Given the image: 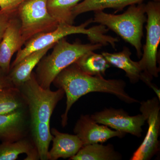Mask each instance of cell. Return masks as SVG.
Here are the masks:
<instances>
[{
    "label": "cell",
    "instance_id": "6da1fadb",
    "mask_svg": "<svg viewBox=\"0 0 160 160\" xmlns=\"http://www.w3.org/2000/svg\"><path fill=\"white\" fill-rule=\"evenodd\" d=\"M52 83L58 89H63L66 96V110L61 116L63 127L67 125L68 113L72 105L89 92L110 93L126 103L138 102L126 93V83L123 80H106L101 76L90 75L83 72L75 63L61 71Z\"/></svg>",
    "mask_w": 160,
    "mask_h": 160
},
{
    "label": "cell",
    "instance_id": "7a4b0ae2",
    "mask_svg": "<svg viewBox=\"0 0 160 160\" xmlns=\"http://www.w3.org/2000/svg\"><path fill=\"white\" fill-rule=\"evenodd\" d=\"M102 46L93 43H70L65 38L61 39L53 46L51 53L43 57L37 66L34 74L38 82L44 89H50L53 80L63 69L85 53L100 49Z\"/></svg>",
    "mask_w": 160,
    "mask_h": 160
},
{
    "label": "cell",
    "instance_id": "3957f363",
    "mask_svg": "<svg viewBox=\"0 0 160 160\" xmlns=\"http://www.w3.org/2000/svg\"><path fill=\"white\" fill-rule=\"evenodd\" d=\"M94 12L92 22L111 29L134 47L138 57H142L143 26L147 20L146 4L142 2L129 6L126 12L120 14L107 13L103 10Z\"/></svg>",
    "mask_w": 160,
    "mask_h": 160
},
{
    "label": "cell",
    "instance_id": "277c9868",
    "mask_svg": "<svg viewBox=\"0 0 160 160\" xmlns=\"http://www.w3.org/2000/svg\"><path fill=\"white\" fill-rule=\"evenodd\" d=\"M92 22V18H91L79 26L59 24L57 28L52 31L35 36L25 43L24 48L18 52L15 59L10 66V69L32 52L54 45L61 39L69 35H87L92 43L106 45L109 42L110 37L104 34L108 31V29L101 24L86 29V27Z\"/></svg>",
    "mask_w": 160,
    "mask_h": 160
},
{
    "label": "cell",
    "instance_id": "5b68a950",
    "mask_svg": "<svg viewBox=\"0 0 160 160\" xmlns=\"http://www.w3.org/2000/svg\"><path fill=\"white\" fill-rule=\"evenodd\" d=\"M19 88L27 106L29 123L50 124L52 112L65 94L64 90L44 89L38 82L34 72Z\"/></svg>",
    "mask_w": 160,
    "mask_h": 160
},
{
    "label": "cell",
    "instance_id": "8992f818",
    "mask_svg": "<svg viewBox=\"0 0 160 160\" xmlns=\"http://www.w3.org/2000/svg\"><path fill=\"white\" fill-rule=\"evenodd\" d=\"M147 15L146 44L142 58L138 61L142 72L141 80L147 84L153 78H158L160 68L157 66L158 48L160 42V1H149L146 4Z\"/></svg>",
    "mask_w": 160,
    "mask_h": 160
},
{
    "label": "cell",
    "instance_id": "52a82bcc",
    "mask_svg": "<svg viewBox=\"0 0 160 160\" xmlns=\"http://www.w3.org/2000/svg\"><path fill=\"white\" fill-rule=\"evenodd\" d=\"M47 2L25 0L18 7L17 16L24 44L35 36L52 31L58 26L59 23L48 11Z\"/></svg>",
    "mask_w": 160,
    "mask_h": 160
},
{
    "label": "cell",
    "instance_id": "ba28073f",
    "mask_svg": "<svg viewBox=\"0 0 160 160\" xmlns=\"http://www.w3.org/2000/svg\"><path fill=\"white\" fill-rule=\"evenodd\" d=\"M160 100L158 97L142 101L140 110L145 116L148 129L145 139L130 160H149L160 151Z\"/></svg>",
    "mask_w": 160,
    "mask_h": 160
},
{
    "label": "cell",
    "instance_id": "9c48e42d",
    "mask_svg": "<svg viewBox=\"0 0 160 160\" xmlns=\"http://www.w3.org/2000/svg\"><path fill=\"white\" fill-rule=\"evenodd\" d=\"M98 123L125 133H130L138 138L142 137V127L146 118L142 113L130 116L122 109H105L91 115Z\"/></svg>",
    "mask_w": 160,
    "mask_h": 160
},
{
    "label": "cell",
    "instance_id": "30bf717a",
    "mask_svg": "<svg viewBox=\"0 0 160 160\" xmlns=\"http://www.w3.org/2000/svg\"><path fill=\"white\" fill-rule=\"evenodd\" d=\"M73 131L82 143L83 146L104 143L114 137L122 138L126 133L112 130L108 126L99 125L89 115H82L78 120Z\"/></svg>",
    "mask_w": 160,
    "mask_h": 160
},
{
    "label": "cell",
    "instance_id": "8fae6325",
    "mask_svg": "<svg viewBox=\"0 0 160 160\" xmlns=\"http://www.w3.org/2000/svg\"><path fill=\"white\" fill-rule=\"evenodd\" d=\"M29 117L27 107L8 114L0 115V141L14 142L27 137Z\"/></svg>",
    "mask_w": 160,
    "mask_h": 160
},
{
    "label": "cell",
    "instance_id": "7c38bea8",
    "mask_svg": "<svg viewBox=\"0 0 160 160\" xmlns=\"http://www.w3.org/2000/svg\"><path fill=\"white\" fill-rule=\"evenodd\" d=\"M24 45L21 32V23L17 13L12 18L0 42V69L8 74L12 58Z\"/></svg>",
    "mask_w": 160,
    "mask_h": 160
},
{
    "label": "cell",
    "instance_id": "4fadbf2b",
    "mask_svg": "<svg viewBox=\"0 0 160 160\" xmlns=\"http://www.w3.org/2000/svg\"><path fill=\"white\" fill-rule=\"evenodd\" d=\"M50 131L52 135V146L48 153V160L70 158L83 146L82 141L76 134L63 133L54 128Z\"/></svg>",
    "mask_w": 160,
    "mask_h": 160
},
{
    "label": "cell",
    "instance_id": "5bb4252c",
    "mask_svg": "<svg viewBox=\"0 0 160 160\" xmlns=\"http://www.w3.org/2000/svg\"><path fill=\"white\" fill-rule=\"evenodd\" d=\"M53 46L32 52L10 69L8 75L15 86L19 88L29 79L35 67Z\"/></svg>",
    "mask_w": 160,
    "mask_h": 160
},
{
    "label": "cell",
    "instance_id": "9a60e30c",
    "mask_svg": "<svg viewBox=\"0 0 160 160\" xmlns=\"http://www.w3.org/2000/svg\"><path fill=\"white\" fill-rule=\"evenodd\" d=\"M102 54L110 65L124 70L126 76L129 78L132 84H135L141 80L142 72L138 62H134L131 59V52L128 47H124L122 50L119 52H103Z\"/></svg>",
    "mask_w": 160,
    "mask_h": 160
},
{
    "label": "cell",
    "instance_id": "2e32d148",
    "mask_svg": "<svg viewBox=\"0 0 160 160\" xmlns=\"http://www.w3.org/2000/svg\"><path fill=\"white\" fill-rule=\"evenodd\" d=\"M22 153L27 155L25 160L40 159L34 143L27 137L16 142H5L0 144V160H15Z\"/></svg>",
    "mask_w": 160,
    "mask_h": 160
},
{
    "label": "cell",
    "instance_id": "e0dca14e",
    "mask_svg": "<svg viewBox=\"0 0 160 160\" xmlns=\"http://www.w3.org/2000/svg\"><path fill=\"white\" fill-rule=\"evenodd\" d=\"M146 0H83L78 3L72 11L73 18L85 12L106 9H113L121 11L127 6L143 2ZM160 1V0H148Z\"/></svg>",
    "mask_w": 160,
    "mask_h": 160
},
{
    "label": "cell",
    "instance_id": "ac0fdd59",
    "mask_svg": "<svg viewBox=\"0 0 160 160\" xmlns=\"http://www.w3.org/2000/svg\"><path fill=\"white\" fill-rule=\"evenodd\" d=\"M122 155L111 144L104 146L98 143L83 146L70 160H119Z\"/></svg>",
    "mask_w": 160,
    "mask_h": 160
},
{
    "label": "cell",
    "instance_id": "d6986e66",
    "mask_svg": "<svg viewBox=\"0 0 160 160\" xmlns=\"http://www.w3.org/2000/svg\"><path fill=\"white\" fill-rule=\"evenodd\" d=\"M50 124L29 123V132L32 140L37 149L41 160H48L49 144L52 138Z\"/></svg>",
    "mask_w": 160,
    "mask_h": 160
},
{
    "label": "cell",
    "instance_id": "ffe728a7",
    "mask_svg": "<svg viewBox=\"0 0 160 160\" xmlns=\"http://www.w3.org/2000/svg\"><path fill=\"white\" fill-rule=\"evenodd\" d=\"M74 63L87 74L101 76L105 75L106 70L111 66L102 54L94 51L85 53Z\"/></svg>",
    "mask_w": 160,
    "mask_h": 160
},
{
    "label": "cell",
    "instance_id": "44dd1931",
    "mask_svg": "<svg viewBox=\"0 0 160 160\" xmlns=\"http://www.w3.org/2000/svg\"><path fill=\"white\" fill-rule=\"evenodd\" d=\"M83 0H47V7L50 15L59 24L73 25L72 11Z\"/></svg>",
    "mask_w": 160,
    "mask_h": 160
},
{
    "label": "cell",
    "instance_id": "7402d4cb",
    "mask_svg": "<svg viewBox=\"0 0 160 160\" xmlns=\"http://www.w3.org/2000/svg\"><path fill=\"white\" fill-rule=\"evenodd\" d=\"M27 107L19 88L9 86L0 90V115Z\"/></svg>",
    "mask_w": 160,
    "mask_h": 160
},
{
    "label": "cell",
    "instance_id": "603a6c76",
    "mask_svg": "<svg viewBox=\"0 0 160 160\" xmlns=\"http://www.w3.org/2000/svg\"><path fill=\"white\" fill-rule=\"evenodd\" d=\"M17 9L3 10L0 9V42L10 21L17 13Z\"/></svg>",
    "mask_w": 160,
    "mask_h": 160
},
{
    "label": "cell",
    "instance_id": "cb8c5ba5",
    "mask_svg": "<svg viewBox=\"0 0 160 160\" xmlns=\"http://www.w3.org/2000/svg\"><path fill=\"white\" fill-rule=\"evenodd\" d=\"M24 1L25 0H0V9L10 10L17 9Z\"/></svg>",
    "mask_w": 160,
    "mask_h": 160
},
{
    "label": "cell",
    "instance_id": "d4e9b609",
    "mask_svg": "<svg viewBox=\"0 0 160 160\" xmlns=\"http://www.w3.org/2000/svg\"><path fill=\"white\" fill-rule=\"evenodd\" d=\"M12 86H14L9 78V75L0 69V90Z\"/></svg>",
    "mask_w": 160,
    "mask_h": 160
}]
</instances>
